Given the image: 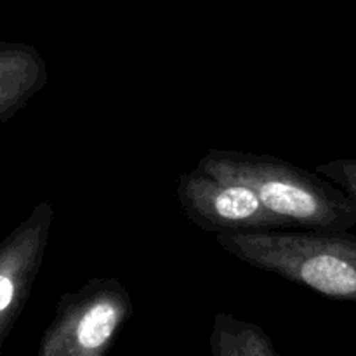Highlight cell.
<instances>
[{
  "mask_svg": "<svg viewBox=\"0 0 356 356\" xmlns=\"http://www.w3.org/2000/svg\"><path fill=\"white\" fill-rule=\"evenodd\" d=\"M176 195L188 221L205 233L291 229L261 204L249 186L219 179L200 167L177 177Z\"/></svg>",
  "mask_w": 356,
  "mask_h": 356,
  "instance_id": "obj_4",
  "label": "cell"
},
{
  "mask_svg": "<svg viewBox=\"0 0 356 356\" xmlns=\"http://www.w3.org/2000/svg\"><path fill=\"white\" fill-rule=\"evenodd\" d=\"M132 315L131 292L118 278H90L59 298L35 356H108Z\"/></svg>",
  "mask_w": 356,
  "mask_h": 356,
  "instance_id": "obj_3",
  "label": "cell"
},
{
  "mask_svg": "<svg viewBox=\"0 0 356 356\" xmlns=\"http://www.w3.org/2000/svg\"><path fill=\"white\" fill-rule=\"evenodd\" d=\"M219 249L249 266L334 301L356 302V235L259 229L216 235Z\"/></svg>",
  "mask_w": 356,
  "mask_h": 356,
  "instance_id": "obj_2",
  "label": "cell"
},
{
  "mask_svg": "<svg viewBox=\"0 0 356 356\" xmlns=\"http://www.w3.org/2000/svg\"><path fill=\"white\" fill-rule=\"evenodd\" d=\"M54 222V205L40 202L0 243V353L26 306Z\"/></svg>",
  "mask_w": 356,
  "mask_h": 356,
  "instance_id": "obj_5",
  "label": "cell"
},
{
  "mask_svg": "<svg viewBox=\"0 0 356 356\" xmlns=\"http://www.w3.org/2000/svg\"><path fill=\"white\" fill-rule=\"evenodd\" d=\"M47 83V65L28 44H0V124L10 120Z\"/></svg>",
  "mask_w": 356,
  "mask_h": 356,
  "instance_id": "obj_6",
  "label": "cell"
},
{
  "mask_svg": "<svg viewBox=\"0 0 356 356\" xmlns=\"http://www.w3.org/2000/svg\"><path fill=\"white\" fill-rule=\"evenodd\" d=\"M315 170L356 198V159H339L318 163Z\"/></svg>",
  "mask_w": 356,
  "mask_h": 356,
  "instance_id": "obj_8",
  "label": "cell"
},
{
  "mask_svg": "<svg viewBox=\"0 0 356 356\" xmlns=\"http://www.w3.org/2000/svg\"><path fill=\"white\" fill-rule=\"evenodd\" d=\"M197 167L219 179L249 186L291 229L341 233L356 226L355 197L318 172H308L278 156L211 149Z\"/></svg>",
  "mask_w": 356,
  "mask_h": 356,
  "instance_id": "obj_1",
  "label": "cell"
},
{
  "mask_svg": "<svg viewBox=\"0 0 356 356\" xmlns=\"http://www.w3.org/2000/svg\"><path fill=\"white\" fill-rule=\"evenodd\" d=\"M209 348L211 356H282L263 327L225 312L216 315Z\"/></svg>",
  "mask_w": 356,
  "mask_h": 356,
  "instance_id": "obj_7",
  "label": "cell"
}]
</instances>
